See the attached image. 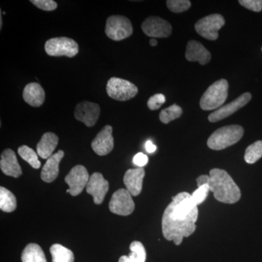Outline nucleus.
Returning a JSON list of instances; mask_svg holds the SVG:
<instances>
[{
  "label": "nucleus",
  "mask_w": 262,
  "mask_h": 262,
  "mask_svg": "<svg viewBox=\"0 0 262 262\" xmlns=\"http://www.w3.org/2000/svg\"><path fill=\"white\" fill-rule=\"evenodd\" d=\"M198 187L207 185L213 193L215 200L227 204H234L241 199V189L225 170L213 168L209 176L202 175L196 179Z\"/></svg>",
  "instance_id": "f257e3e1"
},
{
  "label": "nucleus",
  "mask_w": 262,
  "mask_h": 262,
  "mask_svg": "<svg viewBox=\"0 0 262 262\" xmlns=\"http://www.w3.org/2000/svg\"><path fill=\"white\" fill-rule=\"evenodd\" d=\"M198 217V207L185 219L173 216L168 208H165L162 219V230L164 237L168 241H173L174 244L179 246L182 244L184 237H189L194 233Z\"/></svg>",
  "instance_id": "f03ea898"
},
{
  "label": "nucleus",
  "mask_w": 262,
  "mask_h": 262,
  "mask_svg": "<svg viewBox=\"0 0 262 262\" xmlns=\"http://www.w3.org/2000/svg\"><path fill=\"white\" fill-rule=\"evenodd\" d=\"M244 134V127L238 125H227L214 131L207 141L213 150H222L238 142Z\"/></svg>",
  "instance_id": "7ed1b4c3"
},
{
  "label": "nucleus",
  "mask_w": 262,
  "mask_h": 262,
  "mask_svg": "<svg viewBox=\"0 0 262 262\" xmlns=\"http://www.w3.org/2000/svg\"><path fill=\"white\" fill-rule=\"evenodd\" d=\"M228 90L229 83L225 79H221L211 84L200 101L202 110L210 111L222 107L228 96Z\"/></svg>",
  "instance_id": "20e7f679"
},
{
  "label": "nucleus",
  "mask_w": 262,
  "mask_h": 262,
  "mask_svg": "<svg viewBox=\"0 0 262 262\" xmlns=\"http://www.w3.org/2000/svg\"><path fill=\"white\" fill-rule=\"evenodd\" d=\"M134 29L130 19L121 15H114L106 20L105 33L114 41H121L132 35Z\"/></svg>",
  "instance_id": "39448f33"
},
{
  "label": "nucleus",
  "mask_w": 262,
  "mask_h": 262,
  "mask_svg": "<svg viewBox=\"0 0 262 262\" xmlns=\"http://www.w3.org/2000/svg\"><path fill=\"white\" fill-rule=\"evenodd\" d=\"M45 50L50 56L73 58L79 53V46L71 38L54 37L48 39L46 42Z\"/></svg>",
  "instance_id": "423d86ee"
},
{
  "label": "nucleus",
  "mask_w": 262,
  "mask_h": 262,
  "mask_svg": "<svg viewBox=\"0 0 262 262\" xmlns=\"http://www.w3.org/2000/svg\"><path fill=\"white\" fill-rule=\"evenodd\" d=\"M139 89L130 81L112 77L106 84V93L110 98L117 101H125L135 97Z\"/></svg>",
  "instance_id": "0eeeda50"
},
{
  "label": "nucleus",
  "mask_w": 262,
  "mask_h": 262,
  "mask_svg": "<svg viewBox=\"0 0 262 262\" xmlns=\"http://www.w3.org/2000/svg\"><path fill=\"white\" fill-rule=\"evenodd\" d=\"M225 18L220 14H211L200 19L194 25L196 33L208 40H215L219 31L225 26Z\"/></svg>",
  "instance_id": "6e6552de"
},
{
  "label": "nucleus",
  "mask_w": 262,
  "mask_h": 262,
  "mask_svg": "<svg viewBox=\"0 0 262 262\" xmlns=\"http://www.w3.org/2000/svg\"><path fill=\"white\" fill-rule=\"evenodd\" d=\"M90 177L87 169L83 165H76L65 177V182L69 188L67 192L72 196H77L87 187Z\"/></svg>",
  "instance_id": "1a4fd4ad"
},
{
  "label": "nucleus",
  "mask_w": 262,
  "mask_h": 262,
  "mask_svg": "<svg viewBox=\"0 0 262 262\" xmlns=\"http://www.w3.org/2000/svg\"><path fill=\"white\" fill-rule=\"evenodd\" d=\"M108 207L115 214L128 215L134 212L135 204L130 193L127 189H120L114 193Z\"/></svg>",
  "instance_id": "9d476101"
},
{
  "label": "nucleus",
  "mask_w": 262,
  "mask_h": 262,
  "mask_svg": "<svg viewBox=\"0 0 262 262\" xmlns=\"http://www.w3.org/2000/svg\"><path fill=\"white\" fill-rule=\"evenodd\" d=\"M143 32L148 37L165 38L171 34V24L158 16H150L141 24Z\"/></svg>",
  "instance_id": "9b49d317"
},
{
  "label": "nucleus",
  "mask_w": 262,
  "mask_h": 262,
  "mask_svg": "<svg viewBox=\"0 0 262 262\" xmlns=\"http://www.w3.org/2000/svg\"><path fill=\"white\" fill-rule=\"evenodd\" d=\"M251 98H252V96L248 92L241 95L239 97L234 99L232 102L222 106V107L218 108L209 115L208 120L211 122H216L231 116L241 108L246 106L251 101Z\"/></svg>",
  "instance_id": "f8f14e48"
},
{
  "label": "nucleus",
  "mask_w": 262,
  "mask_h": 262,
  "mask_svg": "<svg viewBox=\"0 0 262 262\" xmlns=\"http://www.w3.org/2000/svg\"><path fill=\"white\" fill-rule=\"evenodd\" d=\"M101 113V108L97 103L82 101L76 106V120L83 122L88 127H93L97 122Z\"/></svg>",
  "instance_id": "ddd939ff"
},
{
  "label": "nucleus",
  "mask_w": 262,
  "mask_h": 262,
  "mask_svg": "<svg viewBox=\"0 0 262 262\" xmlns=\"http://www.w3.org/2000/svg\"><path fill=\"white\" fill-rule=\"evenodd\" d=\"M113 128L111 125H105L96 135L92 143L91 147L99 156H104L111 152L114 148Z\"/></svg>",
  "instance_id": "4468645a"
},
{
  "label": "nucleus",
  "mask_w": 262,
  "mask_h": 262,
  "mask_svg": "<svg viewBox=\"0 0 262 262\" xmlns=\"http://www.w3.org/2000/svg\"><path fill=\"white\" fill-rule=\"evenodd\" d=\"M108 190V182L105 180L102 174L96 172L91 176L86 187V191L93 196L96 205L103 203Z\"/></svg>",
  "instance_id": "2eb2a0df"
},
{
  "label": "nucleus",
  "mask_w": 262,
  "mask_h": 262,
  "mask_svg": "<svg viewBox=\"0 0 262 262\" xmlns=\"http://www.w3.org/2000/svg\"><path fill=\"white\" fill-rule=\"evenodd\" d=\"M186 59L191 62H199L200 64L206 65L211 59V54L201 42L190 40L187 43L185 53Z\"/></svg>",
  "instance_id": "dca6fc26"
},
{
  "label": "nucleus",
  "mask_w": 262,
  "mask_h": 262,
  "mask_svg": "<svg viewBox=\"0 0 262 262\" xmlns=\"http://www.w3.org/2000/svg\"><path fill=\"white\" fill-rule=\"evenodd\" d=\"M145 176L144 168L129 169L124 176V184L132 196H138L142 190L143 180Z\"/></svg>",
  "instance_id": "f3484780"
},
{
  "label": "nucleus",
  "mask_w": 262,
  "mask_h": 262,
  "mask_svg": "<svg viewBox=\"0 0 262 262\" xmlns=\"http://www.w3.org/2000/svg\"><path fill=\"white\" fill-rule=\"evenodd\" d=\"M0 168L5 175L18 178L21 176L22 170L19 165L16 155L11 149H6L1 155Z\"/></svg>",
  "instance_id": "a211bd4d"
},
{
  "label": "nucleus",
  "mask_w": 262,
  "mask_h": 262,
  "mask_svg": "<svg viewBox=\"0 0 262 262\" xmlns=\"http://www.w3.org/2000/svg\"><path fill=\"white\" fill-rule=\"evenodd\" d=\"M64 157V151L59 150L48 158L41 172V179L45 182H53L59 173V164Z\"/></svg>",
  "instance_id": "6ab92c4d"
},
{
  "label": "nucleus",
  "mask_w": 262,
  "mask_h": 262,
  "mask_svg": "<svg viewBox=\"0 0 262 262\" xmlns=\"http://www.w3.org/2000/svg\"><path fill=\"white\" fill-rule=\"evenodd\" d=\"M23 98L25 102L33 107H39L44 103L46 93L40 84L37 82H31L24 88Z\"/></svg>",
  "instance_id": "aec40b11"
},
{
  "label": "nucleus",
  "mask_w": 262,
  "mask_h": 262,
  "mask_svg": "<svg viewBox=\"0 0 262 262\" xmlns=\"http://www.w3.org/2000/svg\"><path fill=\"white\" fill-rule=\"evenodd\" d=\"M58 143V137L52 132H47L41 138L37 145V155L42 159H48L53 155Z\"/></svg>",
  "instance_id": "412c9836"
},
{
  "label": "nucleus",
  "mask_w": 262,
  "mask_h": 262,
  "mask_svg": "<svg viewBox=\"0 0 262 262\" xmlns=\"http://www.w3.org/2000/svg\"><path fill=\"white\" fill-rule=\"evenodd\" d=\"M130 253L128 256H122L118 262H145V248L139 241H134L130 246Z\"/></svg>",
  "instance_id": "4be33fe9"
},
{
  "label": "nucleus",
  "mask_w": 262,
  "mask_h": 262,
  "mask_svg": "<svg viewBox=\"0 0 262 262\" xmlns=\"http://www.w3.org/2000/svg\"><path fill=\"white\" fill-rule=\"evenodd\" d=\"M21 260L22 262H47L42 248L36 244L26 246L22 252Z\"/></svg>",
  "instance_id": "5701e85b"
},
{
  "label": "nucleus",
  "mask_w": 262,
  "mask_h": 262,
  "mask_svg": "<svg viewBox=\"0 0 262 262\" xmlns=\"http://www.w3.org/2000/svg\"><path fill=\"white\" fill-rule=\"evenodd\" d=\"M53 262H74V253L60 244H54L50 248Z\"/></svg>",
  "instance_id": "b1692460"
},
{
  "label": "nucleus",
  "mask_w": 262,
  "mask_h": 262,
  "mask_svg": "<svg viewBox=\"0 0 262 262\" xmlns=\"http://www.w3.org/2000/svg\"><path fill=\"white\" fill-rule=\"evenodd\" d=\"M16 198L6 188L0 187V208L6 213H11L16 208Z\"/></svg>",
  "instance_id": "393cba45"
},
{
  "label": "nucleus",
  "mask_w": 262,
  "mask_h": 262,
  "mask_svg": "<svg viewBox=\"0 0 262 262\" xmlns=\"http://www.w3.org/2000/svg\"><path fill=\"white\" fill-rule=\"evenodd\" d=\"M18 152L20 158L27 161L32 168L35 169L40 168L41 163L38 159V155L32 148L27 145H23L18 148Z\"/></svg>",
  "instance_id": "a878e982"
},
{
  "label": "nucleus",
  "mask_w": 262,
  "mask_h": 262,
  "mask_svg": "<svg viewBox=\"0 0 262 262\" xmlns=\"http://www.w3.org/2000/svg\"><path fill=\"white\" fill-rule=\"evenodd\" d=\"M262 158V141H257L248 146L245 152L244 159L248 164L256 163Z\"/></svg>",
  "instance_id": "bb28decb"
},
{
  "label": "nucleus",
  "mask_w": 262,
  "mask_h": 262,
  "mask_svg": "<svg viewBox=\"0 0 262 262\" xmlns=\"http://www.w3.org/2000/svg\"><path fill=\"white\" fill-rule=\"evenodd\" d=\"M182 108L180 106L173 104L160 112V120L163 123L168 124L182 116Z\"/></svg>",
  "instance_id": "cd10ccee"
},
{
  "label": "nucleus",
  "mask_w": 262,
  "mask_h": 262,
  "mask_svg": "<svg viewBox=\"0 0 262 262\" xmlns=\"http://www.w3.org/2000/svg\"><path fill=\"white\" fill-rule=\"evenodd\" d=\"M167 7L173 13H183L190 8L192 3L189 0H168Z\"/></svg>",
  "instance_id": "c85d7f7f"
},
{
  "label": "nucleus",
  "mask_w": 262,
  "mask_h": 262,
  "mask_svg": "<svg viewBox=\"0 0 262 262\" xmlns=\"http://www.w3.org/2000/svg\"><path fill=\"white\" fill-rule=\"evenodd\" d=\"M209 191V187L207 184L198 187V189L194 191L192 194V198L196 206L201 204L202 203L205 201Z\"/></svg>",
  "instance_id": "c756f323"
},
{
  "label": "nucleus",
  "mask_w": 262,
  "mask_h": 262,
  "mask_svg": "<svg viewBox=\"0 0 262 262\" xmlns=\"http://www.w3.org/2000/svg\"><path fill=\"white\" fill-rule=\"evenodd\" d=\"M30 3L35 5L39 9L45 11H53L58 7L56 2L53 0H31Z\"/></svg>",
  "instance_id": "7c9ffc66"
},
{
  "label": "nucleus",
  "mask_w": 262,
  "mask_h": 262,
  "mask_svg": "<svg viewBox=\"0 0 262 262\" xmlns=\"http://www.w3.org/2000/svg\"><path fill=\"white\" fill-rule=\"evenodd\" d=\"M165 102V97L163 94H158L151 96L147 101V106L150 110H157L161 107Z\"/></svg>",
  "instance_id": "2f4dec72"
},
{
  "label": "nucleus",
  "mask_w": 262,
  "mask_h": 262,
  "mask_svg": "<svg viewBox=\"0 0 262 262\" xmlns=\"http://www.w3.org/2000/svg\"><path fill=\"white\" fill-rule=\"evenodd\" d=\"M239 4L250 10L260 12L262 10V0H239Z\"/></svg>",
  "instance_id": "473e14b6"
},
{
  "label": "nucleus",
  "mask_w": 262,
  "mask_h": 262,
  "mask_svg": "<svg viewBox=\"0 0 262 262\" xmlns=\"http://www.w3.org/2000/svg\"><path fill=\"white\" fill-rule=\"evenodd\" d=\"M148 160H149L148 157L144 155V153L141 152L136 154L134 156V159H133L134 163L137 165V166H139V168H143V167L145 166L148 163Z\"/></svg>",
  "instance_id": "72a5a7b5"
},
{
  "label": "nucleus",
  "mask_w": 262,
  "mask_h": 262,
  "mask_svg": "<svg viewBox=\"0 0 262 262\" xmlns=\"http://www.w3.org/2000/svg\"><path fill=\"white\" fill-rule=\"evenodd\" d=\"M145 148L148 153H153L156 151L157 146L151 141H146Z\"/></svg>",
  "instance_id": "f704fd0d"
},
{
  "label": "nucleus",
  "mask_w": 262,
  "mask_h": 262,
  "mask_svg": "<svg viewBox=\"0 0 262 262\" xmlns=\"http://www.w3.org/2000/svg\"><path fill=\"white\" fill-rule=\"evenodd\" d=\"M149 45L152 46V47H155V46L158 45V41H157V39H155V38H152V39H150Z\"/></svg>",
  "instance_id": "c9c22d12"
},
{
  "label": "nucleus",
  "mask_w": 262,
  "mask_h": 262,
  "mask_svg": "<svg viewBox=\"0 0 262 262\" xmlns=\"http://www.w3.org/2000/svg\"><path fill=\"white\" fill-rule=\"evenodd\" d=\"M0 20H1V24H0V29H2V27H3V18H2V13H1V17H0Z\"/></svg>",
  "instance_id": "e433bc0d"
},
{
  "label": "nucleus",
  "mask_w": 262,
  "mask_h": 262,
  "mask_svg": "<svg viewBox=\"0 0 262 262\" xmlns=\"http://www.w3.org/2000/svg\"><path fill=\"white\" fill-rule=\"evenodd\" d=\"M261 51H262V48H261Z\"/></svg>",
  "instance_id": "4c0bfd02"
}]
</instances>
